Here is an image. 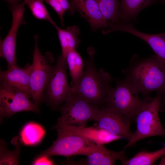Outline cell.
Here are the masks:
<instances>
[{
  "instance_id": "1",
  "label": "cell",
  "mask_w": 165,
  "mask_h": 165,
  "mask_svg": "<svg viewBox=\"0 0 165 165\" xmlns=\"http://www.w3.org/2000/svg\"><path fill=\"white\" fill-rule=\"evenodd\" d=\"M123 73L144 97L154 91L165 92V65L155 54L144 58L134 55Z\"/></svg>"
},
{
  "instance_id": "3",
  "label": "cell",
  "mask_w": 165,
  "mask_h": 165,
  "mask_svg": "<svg viewBox=\"0 0 165 165\" xmlns=\"http://www.w3.org/2000/svg\"><path fill=\"white\" fill-rule=\"evenodd\" d=\"M139 94L126 79L116 80L105 97L104 105L128 118L132 122L141 108L154 97L147 96L140 99Z\"/></svg>"
},
{
  "instance_id": "32",
  "label": "cell",
  "mask_w": 165,
  "mask_h": 165,
  "mask_svg": "<svg viewBox=\"0 0 165 165\" xmlns=\"http://www.w3.org/2000/svg\"><path fill=\"white\" fill-rule=\"evenodd\" d=\"M164 3H165V2H164Z\"/></svg>"
},
{
  "instance_id": "28",
  "label": "cell",
  "mask_w": 165,
  "mask_h": 165,
  "mask_svg": "<svg viewBox=\"0 0 165 165\" xmlns=\"http://www.w3.org/2000/svg\"><path fill=\"white\" fill-rule=\"evenodd\" d=\"M8 2L9 6L20 3L22 0H4Z\"/></svg>"
},
{
  "instance_id": "12",
  "label": "cell",
  "mask_w": 165,
  "mask_h": 165,
  "mask_svg": "<svg viewBox=\"0 0 165 165\" xmlns=\"http://www.w3.org/2000/svg\"><path fill=\"white\" fill-rule=\"evenodd\" d=\"M74 12H78L88 21L92 31H96L107 27L108 22L105 19L95 0H69Z\"/></svg>"
},
{
  "instance_id": "9",
  "label": "cell",
  "mask_w": 165,
  "mask_h": 165,
  "mask_svg": "<svg viewBox=\"0 0 165 165\" xmlns=\"http://www.w3.org/2000/svg\"><path fill=\"white\" fill-rule=\"evenodd\" d=\"M27 94L20 90L1 82L0 115L1 118L8 117L23 111L39 112L38 106Z\"/></svg>"
},
{
  "instance_id": "13",
  "label": "cell",
  "mask_w": 165,
  "mask_h": 165,
  "mask_svg": "<svg viewBox=\"0 0 165 165\" xmlns=\"http://www.w3.org/2000/svg\"><path fill=\"white\" fill-rule=\"evenodd\" d=\"M117 31L132 34L145 41L150 46L155 54L165 65V31L157 34H148L136 30L133 24L120 23L117 25Z\"/></svg>"
},
{
  "instance_id": "8",
  "label": "cell",
  "mask_w": 165,
  "mask_h": 165,
  "mask_svg": "<svg viewBox=\"0 0 165 165\" xmlns=\"http://www.w3.org/2000/svg\"><path fill=\"white\" fill-rule=\"evenodd\" d=\"M67 67L66 58L61 53L57 58L44 93V96H46L54 108L59 106L74 94L73 88L67 81Z\"/></svg>"
},
{
  "instance_id": "22",
  "label": "cell",
  "mask_w": 165,
  "mask_h": 165,
  "mask_svg": "<svg viewBox=\"0 0 165 165\" xmlns=\"http://www.w3.org/2000/svg\"><path fill=\"white\" fill-rule=\"evenodd\" d=\"M106 21L108 22L119 23L118 13L120 7L119 0H95Z\"/></svg>"
},
{
  "instance_id": "19",
  "label": "cell",
  "mask_w": 165,
  "mask_h": 165,
  "mask_svg": "<svg viewBox=\"0 0 165 165\" xmlns=\"http://www.w3.org/2000/svg\"><path fill=\"white\" fill-rule=\"evenodd\" d=\"M66 59L71 79L70 86L73 87L77 84L82 75L84 62L76 49L70 52Z\"/></svg>"
},
{
  "instance_id": "7",
  "label": "cell",
  "mask_w": 165,
  "mask_h": 165,
  "mask_svg": "<svg viewBox=\"0 0 165 165\" xmlns=\"http://www.w3.org/2000/svg\"><path fill=\"white\" fill-rule=\"evenodd\" d=\"M60 108L61 115L57 124L85 127L87 122L95 120L100 108L79 96L72 94Z\"/></svg>"
},
{
  "instance_id": "27",
  "label": "cell",
  "mask_w": 165,
  "mask_h": 165,
  "mask_svg": "<svg viewBox=\"0 0 165 165\" xmlns=\"http://www.w3.org/2000/svg\"><path fill=\"white\" fill-rule=\"evenodd\" d=\"M161 94L162 99L160 108H165V92Z\"/></svg>"
},
{
  "instance_id": "4",
  "label": "cell",
  "mask_w": 165,
  "mask_h": 165,
  "mask_svg": "<svg viewBox=\"0 0 165 165\" xmlns=\"http://www.w3.org/2000/svg\"><path fill=\"white\" fill-rule=\"evenodd\" d=\"M161 99L160 93L157 92L156 97L143 105L138 111L134 120L136 124V130L124 148L147 138L165 136V129L162 125L159 115Z\"/></svg>"
},
{
  "instance_id": "23",
  "label": "cell",
  "mask_w": 165,
  "mask_h": 165,
  "mask_svg": "<svg viewBox=\"0 0 165 165\" xmlns=\"http://www.w3.org/2000/svg\"><path fill=\"white\" fill-rule=\"evenodd\" d=\"M26 4L31 10L32 15L36 19L46 20L55 27L57 25L50 16L43 4V0H25Z\"/></svg>"
},
{
  "instance_id": "11",
  "label": "cell",
  "mask_w": 165,
  "mask_h": 165,
  "mask_svg": "<svg viewBox=\"0 0 165 165\" xmlns=\"http://www.w3.org/2000/svg\"><path fill=\"white\" fill-rule=\"evenodd\" d=\"M94 120L99 127L120 138H124L129 141L133 136V133L130 129L132 122L109 108L104 106L100 109Z\"/></svg>"
},
{
  "instance_id": "31",
  "label": "cell",
  "mask_w": 165,
  "mask_h": 165,
  "mask_svg": "<svg viewBox=\"0 0 165 165\" xmlns=\"http://www.w3.org/2000/svg\"><path fill=\"white\" fill-rule=\"evenodd\" d=\"M163 146L165 147V143L163 145Z\"/></svg>"
},
{
  "instance_id": "21",
  "label": "cell",
  "mask_w": 165,
  "mask_h": 165,
  "mask_svg": "<svg viewBox=\"0 0 165 165\" xmlns=\"http://www.w3.org/2000/svg\"><path fill=\"white\" fill-rule=\"evenodd\" d=\"M165 155V147L155 151H141L122 164L123 165H152L156 160Z\"/></svg>"
},
{
  "instance_id": "25",
  "label": "cell",
  "mask_w": 165,
  "mask_h": 165,
  "mask_svg": "<svg viewBox=\"0 0 165 165\" xmlns=\"http://www.w3.org/2000/svg\"><path fill=\"white\" fill-rule=\"evenodd\" d=\"M33 165H53V161L49 158V157L41 156L36 159L33 162Z\"/></svg>"
},
{
  "instance_id": "26",
  "label": "cell",
  "mask_w": 165,
  "mask_h": 165,
  "mask_svg": "<svg viewBox=\"0 0 165 165\" xmlns=\"http://www.w3.org/2000/svg\"><path fill=\"white\" fill-rule=\"evenodd\" d=\"M64 11L70 14H73V12L69 1L68 0H58Z\"/></svg>"
},
{
  "instance_id": "20",
  "label": "cell",
  "mask_w": 165,
  "mask_h": 165,
  "mask_svg": "<svg viewBox=\"0 0 165 165\" xmlns=\"http://www.w3.org/2000/svg\"><path fill=\"white\" fill-rule=\"evenodd\" d=\"M45 134V130L40 125L35 123H29L21 131L20 139L25 145H35L40 142Z\"/></svg>"
},
{
  "instance_id": "16",
  "label": "cell",
  "mask_w": 165,
  "mask_h": 165,
  "mask_svg": "<svg viewBox=\"0 0 165 165\" xmlns=\"http://www.w3.org/2000/svg\"><path fill=\"white\" fill-rule=\"evenodd\" d=\"M57 124L69 131L84 137L97 145H104L120 138L97 126L77 127Z\"/></svg>"
},
{
  "instance_id": "6",
  "label": "cell",
  "mask_w": 165,
  "mask_h": 165,
  "mask_svg": "<svg viewBox=\"0 0 165 165\" xmlns=\"http://www.w3.org/2000/svg\"><path fill=\"white\" fill-rule=\"evenodd\" d=\"M39 37L34 36L35 46L33 53V62L31 64L30 88L33 101L38 106L44 98V93L54 66L51 64L53 58L50 52L44 55L41 53L38 46Z\"/></svg>"
},
{
  "instance_id": "24",
  "label": "cell",
  "mask_w": 165,
  "mask_h": 165,
  "mask_svg": "<svg viewBox=\"0 0 165 165\" xmlns=\"http://www.w3.org/2000/svg\"><path fill=\"white\" fill-rule=\"evenodd\" d=\"M49 4L59 16L61 24L64 25V15L65 12L63 9L58 0H43Z\"/></svg>"
},
{
  "instance_id": "29",
  "label": "cell",
  "mask_w": 165,
  "mask_h": 165,
  "mask_svg": "<svg viewBox=\"0 0 165 165\" xmlns=\"http://www.w3.org/2000/svg\"><path fill=\"white\" fill-rule=\"evenodd\" d=\"M161 159L159 163V165H165V156L164 155L161 157Z\"/></svg>"
},
{
  "instance_id": "14",
  "label": "cell",
  "mask_w": 165,
  "mask_h": 165,
  "mask_svg": "<svg viewBox=\"0 0 165 165\" xmlns=\"http://www.w3.org/2000/svg\"><path fill=\"white\" fill-rule=\"evenodd\" d=\"M85 159L75 162V165H113L117 160L123 164L128 159L124 150L116 152L106 148L104 145H99L93 152L88 155Z\"/></svg>"
},
{
  "instance_id": "2",
  "label": "cell",
  "mask_w": 165,
  "mask_h": 165,
  "mask_svg": "<svg viewBox=\"0 0 165 165\" xmlns=\"http://www.w3.org/2000/svg\"><path fill=\"white\" fill-rule=\"evenodd\" d=\"M89 58L84 63L85 69L77 84L72 87L74 94L89 103L97 106L103 105L108 91L111 88L113 78L102 68L97 70L94 64V49H88Z\"/></svg>"
},
{
  "instance_id": "15",
  "label": "cell",
  "mask_w": 165,
  "mask_h": 165,
  "mask_svg": "<svg viewBox=\"0 0 165 165\" xmlns=\"http://www.w3.org/2000/svg\"><path fill=\"white\" fill-rule=\"evenodd\" d=\"M31 68V65L28 63L23 68L17 65L5 71H0V82L20 90L32 98L30 88Z\"/></svg>"
},
{
  "instance_id": "5",
  "label": "cell",
  "mask_w": 165,
  "mask_h": 165,
  "mask_svg": "<svg viewBox=\"0 0 165 165\" xmlns=\"http://www.w3.org/2000/svg\"><path fill=\"white\" fill-rule=\"evenodd\" d=\"M53 129L57 137L52 145L41 156L48 157L54 156L69 157L75 155L87 156L96 149L97 145L79 135L69 131L56 124Z\"/></svg>"
},
{
  "instance_id": "30",
  "label": "cell",
  "mask_w": 165,
  "mask_h": 165,
  "mask_svg": "<svg viewBox=\"0 0 165 165\" xmlns=\"http://www.w3.org/2000/svg\"><path fill=\"white\" fill-rule=\"evenodd\" d=\"M161 1L163 2V3L165 2V0H160Z\"/></svg>"
},
{
  "instance_id": "17",
  "label": "cell",
  "mask_w": 165,
  "mask_h": 165,
  "mask_svg": "<svg viewBox=\"0 0 165 165\" xmlns=\"http://www.w3.org/2000/svg\"><path fill=\"white\" fill-rule=\"evenodd\" d=\"M156 1L157 0H120L118 16L119 23H129L136 18L142 10Z\"/></svg>"
},
{
  "instance_id": "18",
  "label": "cell",
  "mask_w": 165,
  "mask_h": 165,
  "mask_svg": "<svg viewBox=\"0 0 165 165\" xmlns=\"http://www.w3.org/2000/svg\"><path fill=\"white\" fill-rule=\"evenodd\" d=\"M55 28L61 47V53L66 58L70 52L79 46L80 41L78 37L79 28L76 25L68 27L65 29H62L57 26Z\"/></svg>"
},
{
  "instance_id": "10",
  "label": "cell",
  "mask_w": 165,
  "mask_h": 165,
  "mask_svg": "<svg viewBox=\"0 0 165 165\" xmlns=\"http://www.w3.org/2000/svg\"><path fill=\"white\" fill-rule=\"evenodd\" d=\"M26 4L24 0L21 3L9 6L12 14V23L8 34L0 42V56L6 61L8 69L18 65L16 57V37L20 27L26 24L23 19Z\"/></svg>"
}]
</instances>
